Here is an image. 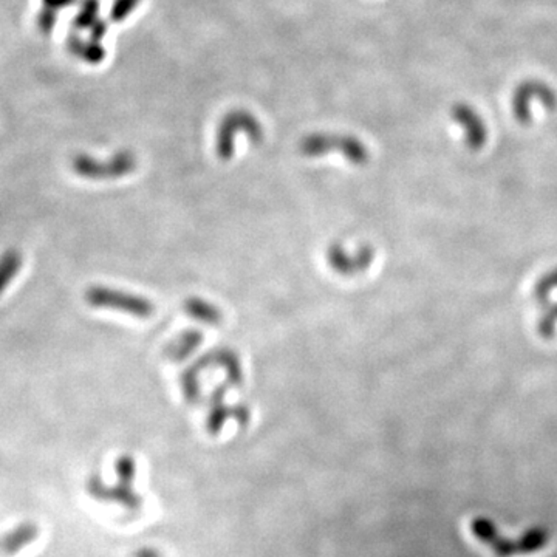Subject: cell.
Listing matches in <instances>:
<instances>
[{
    "instance_id": "6da1fadb",
    "label": "cell",
    "mask_w": 557,
    "mask_h": 557,
    "mask_svg": "<svg viewBox=\"0 0 557 557\" xmlns=\"http://www.w3.org/2000/svg\"><path fill=\"white\" fill-rule=\"evenodd\" d=\"M211 367H220L226 373V383L231 387H240L243 384V369L239 354L227 347H219L205 353L188 367L181 375L183 396L188 403H197L201 396L200 373Z\"/></svg>"
},
{
    "instance_id": "7a4b0ae2",
    "label": "cell",
    "mask_w": 557,
    "mask_h": 557,
    "mask_svg": "<svg viewBox=\"0 0 557 557\" xmlns=\"http://www.w3.org/2000/svg\"><path fill=\"white\" fill-rule=\"evenodd\" d=\"M85 302L94 308L115 310L139 319H148L155 313V303L148 297L107 287L88 288L85 291Z\"/></svg>"
},
{
    "instance_id": "3957f363",
    "label": "cell",
    "mask_w": 557,
    "mask_h": 557,
    "mask_svg": "<svg viewBox=\"0 0 557 557\" xmlns=\"http://www.w3.org/2000/svg\"><path fill=\"white\" fill-rule=\"evenodd\" d=\"M301 152L305 156H321L328 152H339L348 161L363 166L369 161V150L359 139L344 135H310L302 139Z\"/></svg>"
},
{
    "instance_id": "277c9868",
    "label": "cell",
    "mask_w": 557,
    "mask_h": 557,
    "mask_svg": "<svg viewBox=\"0 0 557 557\" xmlns=\"http://www.w3.org/2000/svg\"><path fill=\"white\" fill-rule=\"evenodd\" d=\"M136 158L130 152H119L109 161H97L88 156H79L74 161V170L90 180H117L134 172Z\"/></svg>"
},
{
    "instance_id": "5b68a950",
    "label": "cell",
    "mask_w": 557,
    "mask_h": 557,
    "mask_svg": "<svg viewBox=\"0 0 557 557\" xmlns=\"http://www.w3.org/2000/svg\"><path fill=\"white\" fill-rule=\"evenodd\" d=\"M373 261H375V250L369 245L361 246L354 254H350L341 243H332L327 250L328 267L339 276L353 277L364 273Z\"/></svg>"
},
{
    "instance_id": "8992f818",
    "label": "cell",
    "mask_w": 557,
    "mask_h": 557,
    "mask_svg": "<svg viewBox=\"0 0 557 557\" xmlns=\"http://www.w3.org/2000/svg\"><path fill=\"white\" fill-rule=\"evenodd\" d=\"M230 387L231 385L225 383L219 385L217 389H214L211 394V407H209L206 427L212 435L219 434V430L223 427V424L230 416L236 418V421H239L242 426H246L250 423L251 412L248 406H245V404H236V406L226 404L225 395Z\"/></svg>"
},
{
    "instance_id": "52a82bcc",
    "label": "cell",
    "mask_w": 557,
    "mask_h": 557,
    "mask_svg": "<svg viewBox=\"0 0 557 557\" xmlns=\"http://www.w3.org/2000/svg\"><path fill=\"white\" fill-rule=\"evenodd\" d=\"M243 130L250 135L252 143H259L262 139V129L251 117L245 115H234L227 118L221 124L217 136V155L221 160H230L234 155V139H236L237 132Z\"/></svg>"
},
{
    "instance_id": "ba28073f",
    "label": "cell",
    "mask_w": 557,
    "mask_h": 557,
    "mask_svg": "<svg viewBox=\"0 0 557 557\" xmlns=\"http://www.w3.org/2000/svg\"><path fill=\"white\" fill-rule=\"evenodd\" d=\"M203 339L205 336L200 330L189 328V330L180 333L179 338L170 341L166 348H164L163 356L164 359L170 361V363H183L195 350H199V347L203 344Z\"/></svg>"
},
{
    "instance_id": "9c48e42d",
    "label": "cell",
    "mask_w": 557,
    "mask_h": 557,
    "mask_svg": "<svg viewBox=\"0 0 557 557\" xmlns=\"http://www.w3.org/2000/svg\"><path fill=\"white\" fill-rule=\"evenodd\" d=\"M452 117L457 123H461L466 132L467 144L477 149L486 141V125L478 113L467 105H457L452 110Z\"/></svg>"
},
{
    "instance_id": "30bf717a",
    "label": "cell",
    "mask_w": 557,
    "mask_h": 557,
    "mask_svg": "<svg viewBox=\"0 0 557 557\" xmlns=\"http://www.w3.org/2000/svg\"><path fill=\"white\" fill-rule=\"evenodd\" d=\"M556 97L554 92L548 85L539 84V82H527L523 84L514 94V113L517 119H520L523 123H528L531 118L529 112V104L536 101V98H549Z\"/></svg>"
},
{
    "instance_id": "8fae6325",
    "label": "cell",
    "mask_w": 557,
    "mask_h": 557,
    "mask_svg": "<svg viewBox=\"0 0 557 557\" xmlns=\"http://www.w3.org/2000/svg\"><path fill=\"white\" fill-rule=\"evenodd\" d=\"M183 310L185 313L191 316L192 319L200 321L201 324L219 327L223 322V312L214 303L207 302L197 296H189L188 299L183 302Z\"/></svg>"
},
{
    "instance_id": "7c38bea8",
    "label": "cell",
    "mask_w": 557,
    "mask_h": 557,
    "mask_svg": "<svg viewBox=\"0 0 557 557\" xmlns=\"http://www.w3.org/2000/svg\"><path fill=\"white\" fill-rule=\"evenodd\" d=\"M548 536L543 529H529L522 536V539L517 543V551L520 553H533L542 548L547 543Z\"/></svg>"
},
{
    "instance_id": "4fadbf2b",
    "label": "cell",
    "mask_w": 557,
    "mask_h": 557,
    "mask_svg": "<svg viewBox=\"0 0 557 557\" xmlns=\"http://www.w3.org/2000/svg\"><path fill=\"white\" fill-rule=\"evenodd\" d=\"M472 531L480 540L489 543V545H492V542L498 537L496 528H494V525L487 518H476L472 522Z\"/></svg>"
},
{
    "instance_id": "5bb4252c",
    "label": "cell",
    "mask_w": 557,
    "mask_h": 557,
    "mask_svg": "<svg viewBox=\"0 0 557 557\" xmlns=\"http://www.w3.org/2000/svg\"><path fill=\"white\" fill-rule=\"evenodd\" d=\"M19 261H21V259H19L16 252H10V254L6 256V268H5V271L0 273V288H3L5 282L8 281V278H11L12 274H14V271L19 267Z\"/></svg>"
}]
</instances>
